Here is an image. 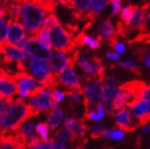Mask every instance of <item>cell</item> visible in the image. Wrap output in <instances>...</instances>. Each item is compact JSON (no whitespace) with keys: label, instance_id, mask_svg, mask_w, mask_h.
<instances>
[{"label":"cell","instance_id":"52","mask_svg":"<svg viewBox=\"0 0 150 149\" xmlns=\"http://www.w3.org/2000/svg\"><path fill=\"white\" fill-rule=\"evenodd\" d=\"M31 149H36V148H31Z\"/></svg>","mask_w":150,"mask_h":149},{"label":"cell","instance_id":"23","mask_svg":"<svg viewBox=\"0 0 150 149\" xmlns=\"http://www.w3.org/2000/svg\"><path fill=\"white\" fill-rule=\"evenodd\" d=\"M53 138H58L59 140L62 141H68L71 144H75L77 143L76 137L73 135V133L71 130L68 128H62L59 129L58 132H56L53 136Z\"/></svg>","mask_w":150,"mask_h":149},{"label":"cell","instance_id":"8","mask_svg":"<svg viewBox=\"0 0 150 149\" xmlns=\"http://www.w3.org/2000/svg\"><path fill=\"white\" fill-rule=\"evenodd\" d=\"M29 105L34 111V114L37 116L40 113L50 114L51 103V92L50 90H45L38 96L29 99Z\"/></svg>","mask_w":150,"mask_h":149},{"label":"cell","instance_id":"10","mask_svg":"<svg viewBox=\"0 0 150 149\" xmlns=\"http://www.w3.org/2000/svg\"><path fill=\"white\" fill-rule=\"evenodd\" d=\"M28 70L40 81H46L52 75L47 61L40 59H31L28 61Z\"/></svg>","mask_w":150,"mask_h":149},{"label":"cell","instance_id":"48","mask_svg":"<svg viewBox=\"0 0 150 149\" xmlns=\"http://www.w3.org/2000/svg\"><path fill=\"white\" fill-rule=\"evenodd\" d=\"M112 130H114V128L104 130V131H103V136L104 138H111V136H112Z\"/></svg>","mask_w":150,"mask_h":149},{"label":"cell","instance_id":"16","mask_svg":"<svg viewBox=\"0 0 150 149\" xmlns=\"http://www.w3.org/2000/svg\"><path fill=\"white\" fill-rule=\"evenodd\" d=\"M49 62L54 74H59L68 65V58L62 52H56L50 55Z\"/></svg>","mask_w":150,"mask_h":149},{"label":"cell","instance_id":"50","mask_svg":"<svg viewBox=\"0 0 150 149\" xmlns=\"http://www.w3.org/2000/svg\"><path fill=\"white\" fill-rule=\"evenodd\" d=\"M146 114H150V102H149V103H148V110H147V113H146Z\"/></svg>","mask_w":150,"mask_h":149},{"label":"cell","instance_id":"33","mask_svg":"<svg viewBox=\"0 0 150 149\" xmlns=\"http://www.w3.org/2000/svg\"><path fill=\"white\" fill-rule=\"evenodd\" d=\"M7 30H8V22L6 17L0 18V42H6Z\"/></svg>","mask_w":150,"mask_h":149},{"label":"cell","instance_id":"40","mask_svg":"<svg viewBox=\"0 0 150 149\" xmlns=\"http://www.w3.org/2000/svg\"><path fill=\"white\" fill-rule=\"evenodd\" d=\"M50 140L51 142V146L52 149H65L66 148V144L64 142H59V141H56L55 138L52 137Z\"/></svg>","mask_w":150,"mask_h":149},{"label":"cell","instance_id":"30","mask_svg":"<svg viewBox=\"0 0 150 149\" xmlns=\"http://www.w3.org/2000/svg\"><path fill=\"white\" fill-rule=\"evenodd\" d=\"M58 24H59V18L56 16V14L52 12V13H49L47 16L44 18L43 22H42V27L48 28L54 27Z\"/></svg>","mask_w":150,"mask_h":149},{"label":"cell","instance_id":"26","mask_svg":"<svg viewBox=\"0 0 150 149\" xmlns=\"http://www.w3.org/2000/svg\"><path fill=\"white\" fill-rule=\"evenodd\" d=\"M104 126H105V123L99 122L96 124L93 125L92 127H89L90 136H91V138L96 140V139H99L101 136H103V133L104 131Z\"/></svg>","mask_w":150,"mask_h":149},{"label":"cell","instance_id":"49","mask_svg":"<svg viewBox=\"0 0 150 149\" xmlns=\"http://www.w3.org/2000/svg\"><path fill=\"white\" fill-rule=\"evenodd\" d=\"M150 132V125H148V126H146V127H145V129L143 130V133L144 135H146L147 133H149Z\"/></svg>","mask_w":150,"mask_h":149},{"label":"cell","instance_id":"15","mask_svg":"<svg viewBox=\"0 0 150 149\" xmlns=\"http://www.w3.org/2000/svg\"><path fill=\"white\" fill-rule=\"evenodd\" d=\"M71 8L73 9L74 18H85L91 11V0H73Z\"/></svg>","mask_w":150,"mask_h":149},{"label":"cell","instance_id":"32","mask_svg":"<svg viewBox=\"0 0 150 149\" xmlns=\"http://www.w3.org/2000/svg\"><path fill=\"white\" fill-rule=\"evenodd\" d=\"M36 131L41 136L43 142H48V136H49V126L45 123H40L36 126Z\"/></svg>","mask_w":150,"mask_h":149},{"label":"cell","instance_id":"12","mask_svg":"<svg viewBox=\"0 0 150 149\" xmlns=\"http://www.w3.org/2000/svg\"><path fill=\"white\" fill-rule=\"evenodd\" d=\"M26 37L25 28L19 22L8 19V30H7V36L6 40V43L7 45L16 46L19 41H21Z\"/></svg>","mask_w":150,"mask_h":149},{"label":"cell","instance_id":"34","mask_svg":"<svg viewBox=\"0 0 150 149\" xmlns=\"http://www.w3.org/2000/svg\"><path fill=\"white\" fill-rule=\"evenodd\" d=\"M108 43H109V46H110L112 49H114L117 52V53H118V55H119V54H123L124 52H125V45H124L123 43L119 42L118 38L114 39L112 40L109 41Z\"/></svg>","mask_w":150,"mask_h":149},{"label":"cell","instance_id":"41","mask_svg":"<svg viewBox=\"0 0 150 149\" xmlns=\"http://www.w3.org/2000/svg\"><path fill=\"white\" fill-rule=\"evenodd\" d=\"M75 121H76V119L74 117H67L64 121V127L65 128H68V129H71V127L73 126Z\"/></svg>","mask_w":150,"mask_h":149},{"label":"cell","instance_id":"37","mask_svg":"<svg viewBox=\"0 0 150 149\" xmlns=\"http://www.w3.org/2000/svg\"><path fill=\"white\" fill-rule=\"evenodd\" d=\"M103 108L104 112L108 114V115H112L115 113V109H114V102H107V101H103Z\"/></svg>","mask_w":150,"mask_h":149},{"label":"cell","instance_id":"55","mask_svg":"<svg viewBox=\"0 0 150 149\" xmlns=\"http://www.w3.org/2000/svg\"><path fill=\"white\" fill-rule=\"evenodd\" d=\"M0 149H1V147H0Z\"/></svg>","mask_w":150,"mask_h":149},{"label":"cell","instance_id":"46","mask_svg":"<svg viewBox=\"0 0 150 149\" xmlns=\"http://www.w3.org/2000/svg\"><path fill=\"white\" fill-rule=\"evenodd\" d=\"M55 1H56V3H59V4L64 5L68 7H71L73 0H55Z\"/></svg>","mask_w":150,"mask_h":149},{"label":"cell","instance_id":"31","mask_svg":"<svg viewBox=\"0 0 150 149\" xmlns=\"http://www.w3.org/2000/svg\"><path fill=\"white\" fill-rule=\"evenodd\" d=\"M118 66L121 67V68H124V69L131 71L133 73L137 74V75H141V73L139 72V67H138V65L134 61H120V62H118Z\"/></svg>","mask_w":150,"mask_h":149},{"label":"cell","instance_id":"54","mask_svg":"<svg viewBox=\"0 0 150 149\" xmlns=\"http://www.w3.org/2000/svg\"><path fill=\"white\" fill-rule=\"evenodd\" d=\"M148 149H150V147H149V148H148Z\"/></svg>","mask_w":150,"mask_h":149},{"label":"cell","instance_id":"29","mask_svg":"<svg viewBox=\"0 0 150 149\" xmlns=\"http://www.w3.org/2000/svg\"><path fill=\"white\" fill-rule=\"evenodd\" d=\"M133 12H134V6L133 5H126L122 9L121 14H120V18H121V19L125 22V26H128L130 19L132 18Z\"/></svg>","mask_w":150,"mask_h":149},{"label":"cell","instance_id":"14","mask_svg":"<svg viewBox=\"0 0 150 149\" xmlns=\"http://www.w3.org/2000/svg\"><path fill=\"white\" fill-rule=\"evenodd\" d=\"M97 35L98 39L101 40H107L108 42L112 40L115 38H118V34L116 31V28L112 23L111 20H105L99 26L97 29Z\"/></svg>","mask_w":150,"mask_h":149},{"label":"cell","instance_id":"35","mask_svg":"<svg viewBox=\"0 0 150 149\" xmlns=\"http://www.w3.org/2000/svg\"><path fill=\"white\" fill-rule=\"evenodd\" d=\"M50 92H51V100L52 101H55L59 103L64 100V98H65L64 92H61V91L57 90V89H51Z\"/></svg>","mask_w":150,"mask_h":149},{"label":"cell","instance_id":"1","mask_svg":"<svg viewBox=\"0 0 150 149\" xmlns=\"http://www.w3.org/2000/svg\"><path fill=\"white\" fill-rule=\"evenodd\" d=\"M33 116H35L34 111L29 103H26L23 99L18 98L3 118L1 135L19 130L21 124Z\"/></svg>","mask_w":150,"mask_h":149},{"label":"cell","instance_id":"17","mask_svg":"<svg viewBox=\"0 0 150 149\" xmlns=\"http://www.w3.org/2000/svg\"><path fill=\"white\" fill-rule=\"evenodd\" d=\"M75 44L77 47H83L84 45H87L92 49H98L101 45L98 39L86 35L84 31L81 32L78 36L75 37Z\"/></svg>","mask_w":150,"mask_h":149},{"label":"cell","instance_id":"20","mask_svg":"<svg viewBox=\"0 0 150 149\" xmlns=\"http://www.w3.org/2000/svg\"><path fill=\"white\" fill-rule=\"evenodd\" d=\"M62 116H63V111L62 109L58 108L54 111L50 112L47 119L48 126H50V128L51 130H56L62 123Z\"/></svg>","mask_w":150,"mask_h":149},{"label":"cell","instance_id":"21","mask_svg":"<svg viewBox=\"0 0 150 149\" xmlns=\"http://www.w3.org/2000/svg\"><path fill=\"white\" fill-rule=\"evenodd\" d=\"M77 64L80 68L83 71L87 76L92 79V80H96V75H95V71L93 69V66L92 64V62L89 61V59L85 57V56H81L79 57V59H77Z\"/></svg>","mask_w":150,"mask_h":149},{"label":"cell","instance_id":"7","mask_svg":"<svg viewBox=\"0 0 150 149\" xmlns=\"http://www.w3.org/2000/svg\"><path fill=\"white\" fill-rule=\"evenodd\" d=\"M150 3H146L143 6H134V12L128 26H126L127 31L130 30H139L142 33H145L146 29V11L149 7Z\"/></svg>","mask_w":150,"mask_h":149},{"label":"cell","instance_id":"24","mask_svg":"<svg viewBox=\"0 0 150 149\" xmlns=\"http://www.w3.org/2000/svg\"><path fill=\"white\" fill-rule=\"evenodd\" d=\"M34 38L39 41L41 45H43L46 49L51 50V44H50V38H49V30L48 28H41L38 33L33 36Z\"/></svg>","mask_w":150,"mask_h":149},{"label":"cell","instance_id":"5","mask_svg":"<svg viewBox=\"0 0 150 149\" xmlns=\"http://www.w3.org/2000/svg\"><path fill=\"white\" fill-rule=\"evenodd\" d=\"M103 83L98 80H92L87 81V83L83 87V94H82L84 95V113L90 111L91 105H97V104L101 103L103 95Z\"/></svg>","mask_w":150,"mask_h":149},{"label":"cell","instance_id":"25","mask_svg":"<svg viewBox=\"0 0 150 149\" xmlns=\"http://www.w3.org/2000/svg\"><path fill=\"white\" fill-rule=\"evenodd\" d=\"M0 145H2L3 149H17L16 142L11 133L0 135Z\"/></svg>","mask_w":150,"mask_h":149},{"label":"cell","instance_id":"22","mask_svg":"<svg viewBox=\"0 0 150 149\" xmlns=\"http://www.w3.org/2000/svg\"><path fill=\"white\" fill-rule=\"evenodd\" d=\"M102 61H103L102 59L97 56H94L92 59V64L93 66V69L95 71L96 80H98L103 83V81L104 80V76H105L104 75V73H105V69H104Z\"/></svg>","mask_w":150,"mask_h":149},{"label":"cell","instance_id":"36","mask_svg":"<svg viewBox=\"0 0 150 149\" xmlns=\"http://www.w3.org/2000/svg\"><path fill=\"white\" fill-rule=\"evenodd\" d=\"M112 6V15L115 16L121 11V3L122 0H111L109 2Z\"/></svg>","mask_w":150,"mask_h":149},{"label":"cell","instance_id":"3","mask_svg":"<svg viewBox=\"0 0 150 149\" xmlns=\"http://www.w3.org/2000/svg\"><path fill=\"white\" fill-rule=\"evenodd\" d=\"M49 38L51 47H53V49L59 52L71 53L77 48L75 44L74 35L61 24H58L50 28Z\"/></svg>","mask_w":150,"mask_h":149},{"label":"cell","instance_id":"28","mask_svg":"<svg viewBox=\"0 0 150 149\" xmlns=\"http://www.w3.org/2000/svg\"><path fill=\"white\" fill-rule=\"evenodd\" d=\"M118 89L112 85H108L105 86L103 89V101H107V102H114L115 95L117 93Z\"/></svg>","mask_w":150,"mask_h":149},{"label":"cell","instance_id":"18","mask_svg":"<svg viewBox=\"0 0 150 149\" xmlns=\"http://www.w3.org/2000/svg\"><path fill=\"white\" fill-rule=\"evenodd\" d=\"M148 103H149V102H147L144 99H140L139 101L133 103L129 107L130 108V111H129L130 115L134 118L137 119V121H138L140 118H142L147 113Z\"/></svg>","mask_w":150,"mask_h":149},{"label":"cell","instance_id":"13","mask_svg":"<svg viewBox=\"0 0 150 149\" xmlns=\"http://www.w3.org/2000/svg\"><path fill=\"white\" fill-rule=\"evenodd\" d=\"M114 119L115 121V124L125 133H133L138 127H140L138 124L134 123L132 120L129 112L125 109H122L119 113L115 114L114 115Z\"/></svg>","mask_w":150,"mask_h":149},{"label":"cell","instance_id":"43","mask_svg":"<svg viewBox=\"0 0 150 149\" xmlns=\"http://www.w3.org/2000/svg\"><path fill=\"white\" fill-rule=\"evenodd\" d=\"M106 58L109 59V61H119V59H120V55L115 53V52H107Z\"/></svg>","mask_w":150,"mask_h":149},{"label":"cell","instance_id":"2","mask_svg":"<svg viewBox=\"0 0 150 149\" xmlns=\"http://www.w3.org/2000/svg\"><path fill=\"white\" fill-rule=\"evenodd\" d=\"M18 1L20 2V16L24 28L29 34H31V37H33L41 28L46 11L33 0Z\"/></svg>","mask_w":150,"mask_h":149},{"label":"cell","instance_id":"9","mask_svg":"<svg viewBox=\"0 0 150 149\" xmlns=\"http://www.w3.org/2000/svg\"><path fill=\"white\" fill-rule=\"evenodd\" d=\"M15 80L17 81L19 88V94L21 99H25L28 97V94L36 86L35 79L27 71H18L13 74Z\"/></svg>","mask_w":150,"mask_h":149},{"label":"cell","instance_id":"11","mask_svg":"<svg viewBox=\"0 0 150 149\" xmlns=\"http://www.w3.org/2000/svg\"><path fill=\"white\" fill-rule=\"evenodd\" d=\"M24 51L26 53L29 54L31 57H35L36 59H40L46 61L50 59L51 55V51L45 48L43 45L38 41L34 37H29L28 41L27 42L24 48Z\"/></svg>","mask_w":150,"mask_h":149},{"label":"cell","instance_id":"47","mask_svg":"<svg viewBox=\"0 0 150 149\" xmlns=\"http://www.w3.org/2000/svg\"><path fill=\"white\" fill-rule=\"evenodd\" d=\"M6 6H5V5L3 3L0 2V18L6 17Z\"/></svg>","mask_w":150,"mask_h":149},{"label":"cell","instance_id":"53","mask_svg":"<svg viewBox=\"0 0 150 149\" xmlns=\"http://www.w3.org/2000/svg\"><path fill=\"white\" fill-rule=\"evenodd\" d=\"M25 149H28V147H27V148H25Z\"/></svg>","mask_w":150,"mask_h":149},{"label":"cell","instance_id":"51","mask_svg":"<svg viewBox=\"0 0 150 149\" xmlns=\"http://www.w3.org/2000/svg\"><path fill=\"white\" fill-rule=\"evenodd\" d=\"M147 18L150 20V13H148V14H147Z\"/></svg>","mask_w":150,"mask_h":149},{"label":"cell","instance_id":"44","mask_svg":"<svg viewBox=\"0 0 150 149\" xmlns=\"http://www.w3.org/2000/svg\"><path fill=\"white\" fill-rule=\"evenodd\" d=\"M36 149H52L50 140H49L48 142H43L40 145H39Z\"/></svg>","mask_w":150,"mask_h":149},{"label":"cell","instance_id":"38","mask_svg":"<svg viewBox=\"0 0 150 149\" xmlns=\"http://www.w3.org/2000/svg\"><path fill=\"white\" fill-rule=\"evenodd\" d=\"M125 136V133L122 130H117V129L114 128V130H112V133L111 138L112 140L119 141V140H122Z\"/></svg>","mask_w":150,"mask_h":149},{"label":"cell","instance_id":"45","mask_svg":"<svg viewBox=\"0 0 150 149\" xmlns=\"http://www.w3.org/2000/svg\"><path fill=\"white\" fill-rule=\"evenodd\" d=\"M105 81L107 83L111 85H115L116 83H118V80L115 78V76H112V75H110V76H107L105 78Z\"/></svg>","mask_w":150,"mask_h":149},{"label":"cell","instance_id":"19","mask_svg":"<svg viewBox=\"0 0 150 149\" xmlns=\"http://www.w3.org/2000/svg\"><path fill=\"white\" fill-rule=\"evenodd\" d=\"M107 4L106 0H91V11L86 16L88 22H93Z\"/></svg>","mask_w":150,"mask_h":149},{"label":"cell","instance_id":"4","mask_svg":"<svg viewBox=\"0 0 150 149\" xmlns=\"http://www.w3.org/2000/svg\"><path fill=\"white\" fill-rule=\"evenodd\" d=\"M74 64L75 62L69 57L68 65L61 73L57 75L58 86H62L66 89V91L77 92L82 95L83 94V87L81 86L79 77L74 71Z\"/></svg>","mask_w":150,"mask_h":149},{"label":"cell","instance_id":"39","mask_svg":"<svg viewBox=\"0 0 150 149\" xmlns=\"http://www.w3.org/2000/svg\"><path fill=\"white\" fill-rule=\"evenodd\" d=\"M43 143V141L38 137H33L32 139H30L28 142V146L29 147V149L31 148H37L39 145H40Z\"/></svg>","mask_w":150,"mask_h":149},{"label":"cell","instance_id":"27","mask_svg":"<svg viewBox=\"0 0 150 149\" xmlns=\"http://www.w3.org/2000/svg\"><path fill=\"white\" fill-rule=\"evenodd\" d=\"M20 131L23 133L27 140H30L33 137H36V126L33 123H27L20 127Z\"/></svg>","mask_w":150,"mask_h":149},{"label":"cell","instance_id":"6","mask_svg":"<svg viewBox=\"0 0 150 149\" xmlns=\"http://www.w3.org/2000/svg\"><path fill=\"white\" fill-rule=\"evenodd\" d=\"M15 94H19V88L14 75L0 69V99L13 98Z\"/></svg>","mask_w":150,"mask_h":149},{"label":"cell","instance_id":"42","mask_svg":"<svg viewBox=\"0 0 150 149\" xmlns=\"http://www.w3.org/2000/svg\"><path fill=\"white\" fill-rule=\"evenodd\" d=\"M142 99H144L147 102H150V84L145 88V90L143 92V94H142Z\"/></svg>","mask_w":150,"mask_h":149}]
</instances>
